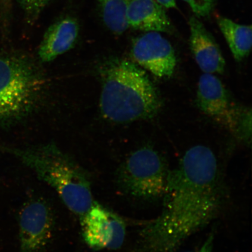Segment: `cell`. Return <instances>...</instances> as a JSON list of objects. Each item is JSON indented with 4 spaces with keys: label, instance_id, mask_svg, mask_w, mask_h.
Segmentation results:
<instances>
[{
    "label": "cell",
    "instance_id": "cell-8",
    "mask_svg": "<svg viewBox=\"0 0 252 252\" xmlns=\"http://www.w3.org/2000/svg\"><path fill=\"white\" fill-rule=\"evenodd\" d=\"M197 103L205 114L238 135L245 109L234 105L222 82L214 74L204 73L200 77Z\"/></svg>",
    "mask_w": 252,
    "mask_h": 252
},
{
    "label": "cell",
    "instance_id": "cell-17",
    "mask_svg": "<svg viewBox=\"0 0 252 252\" xmlns=\"http://www.w3.org/2000/svg\"><path fill=\"white\" fill-rule=\"evenodd\" d=\"M11 0H0V19L8 20L11 15Z\"/></svg>",
    "mask_w": 252,
    "mask_h": 252
},
{
    "label": "cell",
    "instance_id": "cell-12",
    "mask_svg": "<svg viewBox=\"0 0 252 252\" xmlns=\"http://www.w3.org/2000/svg\"><path fill=\"white\" fill-rule=\"evenodd\" d=\"M129 28L149 32H171L173 27L164 7L156 0H131L127 9Z\"/></svg>",
    "mask_w": 252,
    "mask_h": 252
},
{
    "label": "cell",
    "instance_id": "cell-6",
    "mask_svg": "<svg viewBox=\"0 0 252 252\" xmlns=\"http://www.w3.org/2000/svg\"><path fill=\"white\" fill-rule=\"evenodd\" d=\"M55 229L54 213L42 197L25 203L19 216L18 252H45L51 243Z\"/></svg>",
    "mask_w": 252,
    "mask_h": 252
},
{
    "label": "cell",
    "instance_id": "cell-16",
    "mask_svg": "<svg viewBox=\"0 0 252 252\" xmlns=\"http://www.w3.org/2000/svg\"><path fill=\"white\" fill-rule=\"evenodd\" d=\"M190 6L197 17H207L215 7V0H182Z\"/></svg>",
    "mask_w": 252,
    "mask_h": 252
},
{
    "label": "cell",
    "instance_id": "cell-18",
    "mask_svg": "<svg viewBox=\"0 0 252 252\" xmlns=\"http://www.w3.org/2000/svg\"><path fill=\"white\" fill-rule=\"evenodd\" d=\"M214 232H211L209 236H207L206 240L204 241L201 247L198 250L194 251H188L185 252H214Z\"/></svg>",
    "mask_w": 252,
    "mask_h": 252
},
{
    "label": "cell",
    "instance_id": "cell-14",
    "mask_svg": "<svg viewBox=\"0 0 252 252\" xmlns=\"http://www.w3.org/2000/svg\"><path fill=\"white\" fill-rule=\"evenodd\" d=\"M131 0H98L100 13L105 26L116 34L128 28L127 9Z\"/></svg>",
    "mask_w": 252,
    "mask_h": 252
},
{
    "label": "cell",
    "instance_id": "cell-19",
    "mask_svg": "<svg viewBox=\"0 0 252 252\" xmlns=\"http://www.w3.org/2000/svg\"><path fill=\"white\" fill-rule=\"evenodd\" d=\"M156 1L166 8L176 7V0H156Z\"/></svg>",
    "mask_w": 252,
    "mask_h": 252
},
{
    "label": "cell",
    "instance_id": "cell-5",
    "mask_svg": "<svg viewBox=\"0 0 252 252\" xmlns=\"http://www.w3.org/2000/svg\"><path fill=\"white\" fill-rule=\"evenodd\" d=\"M171 169L158 151L144 147L134 151L118 169L116 179L124 193L135 199L162 198Z\"/></svg>",
    "mask_w": 252,
    "mask_h": 252
},
{
    "label": "cell",
    "instance_id": "cell-11",
    "mask_svg": "<svg viewBox=\"0 0 252 252\" xmlns=\"http://www.w3.org/2000/svg\"><path fill=\"white\" fill-rule=\"evenodd\" d=\"M80 26L74 17L67 16L60 19L48 28L39 46L40 61L52 62L71 50L76 43Z\"/></svg>",
    "mask_w": 252,
    "mask_h": 252
},
{
    "label": "cell",
    "instance_id": "cell-3",
    "mask_svg": "<svg viewBox=\"0 0 252 252\" xmlns=\"http://www.w3.org/2000/svg\"><path fill=\"white\" fill-rule=\"evenodd\" d=\"M29 167L54 190L66 207L80 217L94 202L89 175L55 144L14 149L0 148Z\"/></svg>",
    "mask_w": 252,
    "mask_h": 252
},
{
    "label": "cell",
    "instance_id": "cell-4",
    "mask_svg": "<svg viewBox=\"0 0 252 252\" xmlns=\"http://www.w3.org/2000/svg\"><path fill=\"white\" fill-rule=\"evenodd\" d=\"M43 82L32 63L23 58L0 56V122L12 121L36 105Z\"/></svg>",
    "mask_w": 252,
    "mask_h": 252
},
{
    "label": "cell",
    "instance_id": "cell-1",
    "mask_svg": "<svg viewBox=\"0 0 252 252\" xmlns=\"http://www.w3.org/2000/svg\"><path fill=\"white\" fill-rule=\"evenodd\" d=\"M161 212L146 223L130 252H175L219 215L224 200L216 157L198 145L170 171Z\"/></svg>",
    "mask_w": 252,
    "mask_h": 252
},
{
    "label": "cell",
    "instance_id": "cell-15",
    "mask_svg": "<svg viewBox=\"0 0 252 252\" xmlns=\"http://www.w3.org/2000/svg\"><path fill=\"white\" fill-rule=\"evenodd\" d=\"M23 11L25 20L29 25H34L52 0H17Z\"/></svg>",
    "mask_w": 252,
    "mask_h": 252
},
{
    "label": "cell",
    "instance_id": "cell-9",
    "mask_svg": "<svg viewBox=\"0 0 252 252\" xmlns=\"http://www.w3.org/2000/svg\"><path fill=\"white\" fill-rule=\"evenodd\" d=\"M131 56L135 64L160 78L171 77L177 64L171 43L156 32H149L135 38Z\"/></svg>",
    "mask_w": 252,
    "mask_h": 252
},
{
    "label": "cell",
    "instance_id": "cell-2",
    "mask_svg": "<svg viewBox=\"0 0 252 252\" xmlns=\"http://www.w3.org/2000/svg\"><path fill=\"white\" fill-rule=\"evenodd\" d=\"M101 76L100 108L108 121L124 124L150 119L161 108L155 85L134 62L113 60L103 65Z\"/></svg>",
    "mask_w": 252,
    "mask_h": 252
},
{
    "label": "cell",
    "instance_id": "cell-13",
    "mask_svg": "<svg viewBox=\"0 0 252 252\" xmlns=\"http://www.w3.org/2000/svg\"><path fill=\"white\" fill-rule=\"evenodd\" d=\"M217 24L236 61L241 62L250 55L252 45L251 25H241L220 16Z\"/></svg>",
    "mask_w": 252,
    "mask_h": 252
},
{
    "label": "cell",
    "instance_id": "cell-10",
    "mask_svg": "<svg viewBox=\"0 0 252 252\" xmlns=\"http://www.w3.org/2000/svg\"><path fill=\"white\" fill-rule=\"evenodd\" d=\"M190 46L195 61L203 73L222 74L225 61L212 33L198 19H189Z\"/></svg>",
    "mask_w": 252,
    "mask_h": 252
},
{
    "label": "cell",
    "instance_id": "cell-7",
    "mask_svg": "<svg viewBox=\"0 0 252 252\" xmlns=\"http://www.w3.org/2000/svg\"><path fill=\"white\" fill-rule=\"evenodd\" d=\"M80 220L85 243L91 250H118L124 244L126 235L125 220L96 201Z\"/></svg>",
    "mask_w": 252,
    "mask_h": 252
}]
</instances>
